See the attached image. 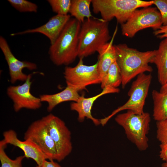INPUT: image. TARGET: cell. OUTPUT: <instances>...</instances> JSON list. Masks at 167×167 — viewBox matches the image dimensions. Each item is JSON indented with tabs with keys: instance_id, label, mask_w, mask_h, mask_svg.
I'll return each mask as SVG.
<instances>
[{
	"instance_id": "44dd1931",
	"label": "cell",
	"mask_w": 167,
	"mask_h": 167,
	"mask_svg": "<svg viewBox=\"0 0 167 167\" xmlns=\"http://www.w3.org/2000/svg\"><path fill=\"white\" fill-rule=\"evenodd\" d=\"M122 83V77L120 69L116 61L113 62L109 67L104 77L102 79V89L110 87L117 88Z\"/></svg>"
},
{
	"instance_id": "83f0119b",
	"label": "cell",
	"mask_w": 167,
	"mask_h": 167,
	"mask_svg": "<svg viewBox=\"0 0 167 167\" xmlns=\"http://www.w3.org/2000/svg\"><path fill=\"white\" fill-rule=\"evenodd\" d=\"M159 156L164 162H167V143H161Z\"/></svg>"
},
{
	"instance_id": "d6986e66",
	"label": "cell",
	"mask_w": 167,
	"mask_h": 167,
	"mask_svg": "<svg viewBox=\"0 0 167 167\" xmlns=\"http://www.w3.org/2000/svg\"><path fill=\"white\" fill-rule=\"evenodd\" d=\"M91 3L92 0H72L69 13L82 24L85 18H94L90 11Z\"/></svg>"
},
{
	"instance_id": "d4e9b609",
	"label": "cell",
	"mask_w": 167,
	"mask_h": 167,
	"mask_svg": "<svg viewBox=\"0 0 167 167\" xmlns=\"http://www.w3.org/2000/svg\"><path fill=\"white\" fill-rule=\"evenodd\" d=\"M156 138L161 143H167V118L156 122Z\"/></svg>"
},
{
	"instance_id": "ba28073f",
	"label": "cell",
	"mask_w": 167,
	"mask_h": 167,
	"mask_svg": "<svg viewBox=\"0 0 167 167\" xmlns=\"http://www.w3.org/2000/svg\"><path fill=\"white\" fill-rule=\"evenodd\" d=\"M83 59L79 58L74 67L66 66L64 72L67 85L78 91L86 89L88 86L101 84V81L97 71V62L92 65H86L84 64Z\"/></svg>"
},
{
	"instance_id": "4316f807",
	"label": "cell",
	"mask_w": 167,
	"mask_h": 167,
	"mask_svg": "<svg viewBox=\"0 0 167 167\" xmlns=\"http://www.w3.org/2000/svg\"><path fill=\"white\" fill-rule=\"evenodd\" d=\"M153 34L159 39L167 38V25H162L159 29L155 31Z\"/></svg>"
},
{
	"instance_id": "277c9868",
	"label": "cell",
	"mask_w": 167,
	"mask_h": 167,
	"mask_svg": "<svg viewBox=\"0 0 167 167\" xmlns=\"http://www.w3.org/2000/svg\"><path fill=\"white\" fill-rule=\"evenodd\" d=\"M116 122L124 129L127 139L140 151L146 150L148 147L147 137L151 120L150 114L144 112L137 114L128 110L118 114Z\"/></svg>"
},
{
	"instance_id": "2e32d148",
	"label": "cell",
	"mask_w": 167,
	"mask_h": 167,
	"mask_svg": "<svg viewBox=\"0 0 167 167\" xmlns=\"http://www.w3.org/2000/svg\"><path fill=\"white\" fill-rule=\"evenodd\" d=\"M78 92L74 88L67 85L66 87L60 92L53 94L42 95L39 98L42 102L47 103V111L51 112L57 105L63 102L77 101L80 96Z\"/></svg>"
},
{
	"instance_id": "ac0fdd59",
	"label": "cell",
	"mask_w": 167,
	"mask_h": 167,
	"mask_svg": "<svg viewBox=\"0 0 167 167\" xmlns=\"http://www.w3.org/2000/svg\"><path fill=\"white\" fill-rule=\"evenodd\" d=\"M151 63L156 66L159 83L161 85L165 84L167 82V38L161 42L158 49L155 50Z\"/></svg>"
},
{
	"instance_id": "484cf974",
	"label": "cell",
	"mask_w": 167,
	"mask_h": 167,
	"mask_svg": "<svg viewBox=\"0 0 167 167\" xmlns=\"http://www.w3.org/2000/svg\"><path fill=\"white\" fill-rule=\"evenodd\" d=\"M155 5L159 11L163 25H167V0H153Z\"/></svg>"
},
{
	"instance_id": "cb8c5ba5",
	"label": "cell",
	"mask_w": 167,
	"mask_h": 167,
	"mask_svg": "<svg viewBox=\"0 0 167 167\" xmlns=\"http://www.w3.org/2000/svg\"><path fill=\"white\" fill-rule=\"evenodd\" d=\"M71 0H48L53 11L57 15H66L69 14L71 4Z\"/></svg>"
},
{
	"instance_id": "7c38bea8",
	"label": "cell",
	"mask_w": 167,
	"mask_h": 167,
	"mask_svg": "<svg viewBox=\"0 0 167 167\" xmlns=\"http://www.w3.org/2000/svg\"><path fill=\"white\" fill-rule=\"evenodd\" d=\"M0 48L8 64L10 82L14 84L17 81H25L28 75L23 72V69L27 68L30 70H36L37 66L35 63L27 61H20L16 58L12 52L6 40L0 36Z\"/></svg>"
},
{
	"instance_id": "6da1fadb",
	"label": "cell",
	"mask_w": 167,
	"mask_h": 167,
	"mask_svg": "<svg viewBox=\"0 0 167 167\" xmlns=\"http://www.w3.org/2000/svg\"><path fill=\"white\" fill-rule=\"evenodd\" d=\"M116 61L122 77V86L124 88L133 78L139 74L152 71L151 63L155 50L141 52L130 48L126 44L114 45Z\"/></svg>"
},
{
	"instance_id": "f1b7e54d",
	"label": "cell",
	"mask_w": 167,
	"mask_h": 167,
	"mask_svg": "<svg viewBox=\"0 0 167 167\" xmlns=\"http://www.w3.org/2000/svg\"><path fill=\"white\" fill-rule=\"evenodd\" d=\"M42 167H62L57 163L54 160L48 161L45 160L44 161Z\"/></svg>"
},
{
	"instance_id": "52a82bcc",
	"label": "cell",
	"mask_w": 167,
	"mask_h": 167,
	"mask_svg": "<svg viewBox=\"0 0 167 167\" xmlns=\"http://www.w3.org/2000/svg\"><path fill=\"white\" fill-rule=\"evenodd\" d=\"M161 16L155 7H148L136 9L127 21L121 25L122 34L131 38L139 31L151 28L154 31L162 26Z\"/></svg>"
},
{
	"instance_id": "f546056e",
	"label": "cell",
	"mask_w": 167,
	"mask_h": 167,
	"mask_svg": "<svg viewBox=\"0 0 167 167\" xmlns=\"http://www.w3.org/2000/svg\"><path fill=\"white\" fill-rule=\"evenodd\" d=\"M161 86L160 92L162 93L167 94V82L165 84Z\"/></svg>"
},
{
	"instance_id": "4dcf8cb0",
	"label": "cell",
	"mask_w": 167,
	"mask_h": 167,
	"mask_svg": "<svg viewBox=\"0 0 167 167\" xmlns=\"http://www.w3.org/2000/svg\"><path fill=\"white\" fill-rule=\"evenodd\" d=\"M161 167H167V162H164L161 166Z\"/></svg>"
},
{
	"instance_id": "8992f818",
	"label": "cell",
	"mask_w": 167,
	"mask_h": 167,
	"mask_svg": "<svg viewBox=\"0 0 167 167\" xmlns=\"http://www.w3.org/2000/svg\"><path fill=\"white\" fill-rule=\"evenodd\" d=\"M152 79L150 74L143 73L138 75L128 92L129 98L127 101L113 110L109 115L100 120L101 124L104 126L114 115L125 110H131L138 114L144 113L143 108Z\"/></svg>"
},
{
	"instance_id": "9a60e30c",
	"label": "cell",
	"mask_w": 167,
	"mask_h": 167,
	"mask_svg": "<svg viewBox=\"0 0 167 167\" xmlns=\"http://www.w3.org/2000/svg\"><path fill=\"white\" fill-rule=\"evenodd\" d=\"M120 90L117 88L106 87L99 94L88 98L84 97V95L80 96L78 101L71 104V110L76 111L78 113V120L83 122L85 118L92 120L96 126L101 124L100 120L93 117L91 114V109L94 102L99 97L103 95L111 93H118Z\"/></svg>"
},
{
	"instance_id": "5b68a950",
	"label": "cell",
	"mask_w": 167,
	"mask_h": 167,
	"mask_svg": "<svg viewBox=\"0 0 167 167\" xmlns=\"http://www.w3.org/2000/svg\"><path fill=\"white\" fill-rule=\"evenodd\" d=\"M95 14H100L102 19L109 22L115 18L121 25L125 23L133 12L139 8L153 4L152 0H92Z\"/></svg>"
},
{
	"instance_id": "3957f363",
	"label": "cell",
	"mask_w": 167,
	"mask_h": 167,
	"mask_svg": "<svg viewBox=\"0 0 167 167\" xmlns=\"http://www.w3.org/2000/svg\"><path fill=\"white\" fill-rule=\"evenodd\" d=\"M111 38L109 22L102 19H86L79 32L78 57L84 58L98 52Z\"/></svg>"
},
{
	"instance_id": "e0dca14e",
	"label": "cell",
	"mask_w": 167,
	"mask_h": 167,
	"mask_svg": "<svg viewBox=\"0 0 167 167\" xmlns=\"http://www.w3.org/2000/svg\"><path fill=\"white\" fill-rule=\"evenodd\" d=\"M117 30V27L110 41L104 45L97 52L99 57L97 62V69L101 80L105 75L112 64L116 61L115 52L113 44Z\"/></svg>"
},
{
	"instance_id": "30bf717a",
	"label": "cell",
	"mask_w": 167,
	"mask_h": 167,
	"mask_svg": "<svg viewBox=\"0 0 167 167\" xmlns=\"http://www.w3.org/2000/svg\"><path fill=\"white\" fill-rule=\"evenodd\" d=\"M24 139L35 143L44 154L46 160H57L56 145L43 118L31 124L24 133Z\"/></svg>"
},
{
	"instance_id": "9c48e42d",
	"label": "cell",
	"mask_w": 167,
	"mask_h": 167,
	"mask_svg": "<svg viewBox=\"0 0 167 167\" xmlns=\"http://www.w3.org/2000/svg\"><path fill=\"white\" fill-rule=\"evenodd\" d=\"M43 118L56 145L57 161H61L72 151L71 132L64 122L57 116L50 113Z\"/></svg>"
},
{
	"instance_id": "ffe728a7",
	"label": "cell",
	"mask_w": 167,
	"mask_h": 167,
	"mask_svg": "<svg viewBox=\"0 0 167 167\" xmlns=\"http://www.w3.org/2000/svg\"><path fill=\"white\" fill-rule=\"evenodd\" d=\"M153 101V117L156 122L167 118V94L154 90L152 92Z\"/></svg>"
},
{
	"instance_id": "7a4b0ae2",
	"label": "cell",
	"mask_w": 167,
	"mask_h": 167,
	"mask_svg": "<svg viewBox=\"0 0 167 167\" xmlns=\"http://www.w3.org/2000/svg\"><path fill=\"white\" fill-rule=\"evenodd\" d=\"M81 25L75 18H71L54 42L50 45L48 53L55 65L67 66L78 57Z\"/></svg>"
},
{
	"instance_id": "5bb4252c",
	"label": "cell",
	"mask_w": 167,
	"mask_h": 167,
	"mask_svg": "<svg viewBox=\"0 0 167 167\" xmlns=\"http://www.w3.org/2000/svg\"><path fill=\"white\" fill-rule=\"evenodd\" d=\"M3 139L7 144H10L20 148L24 152V156L27 158H31L37 164L36 167H42L45 156L38 146L29 139L22 141L17 137L16 132L12 130L4 131Z\"/></svg>"
},
{
	"instance_id": "4fadbf2b",
	"label": "cell",
	"mask_w": 167,
	"mask_h": 167,
	"mask_svg": "<svg viewBox=\"0 0 167 167\" xmlns=\"http://www.w3.org/2000/svg\"><path fill=\"white\" fill-rule=\"evenodd\" d=\"M70 14L57 15L51 17L46 23L37 28L11 34L12 36L33 33H40L46 36L50 44H53L59 36L66 24L71 19Z\"/></svg>"
},
{
	"instance_id": "8fae6325",
	"label": "cell",
	"mask_w": 167,
	"mask_h": 167,
	"mask_svg": "<svg viewBox=\"0 0 167 167\" xmlns=\"http://www.w3.org/2000/svg\"><path fill=\"white\" fill-rule=\"evenodd\" d=\"M32 76V74H29L23 84L11 86L7 89V94L13 103L14 109L16 112L23 108L37 109L42 105L40 98L34 96L30 92Z\"/></svg>"
},
{
	"instance_id": "603a6c76",
	"label": "cell",
	"mask_w": 167,
	"mask_h": 167,
	"mask_svg": "<svg viewBox=\"0 0 167 167\" xmlns=\"http://www.w3.org/2000/svg\"><path fill=\"white\" fill-rule=\"evenodd\" d=\"M14 8L20 12H34L37 11L38 6L35 3L26 0H8Z\"/></svg>"
},
{
	"instance_id": "7402d4cb",
	"label": "cell",
	"mask_w": 167,
	"mask_h": 167,
	"mask_svg": "<svg viewBox=\"0 0 167 167\" xmlns=\"http://www.w3.org/2000/svg\"><path fill=\"white\" fill-rule=\"evenodd\" d=\"M7 144L3 139L0 141V161L1 167H22V162L25 156H20L15 159L10 158L5 152Z\"/></svg>"
}]
</instances>
